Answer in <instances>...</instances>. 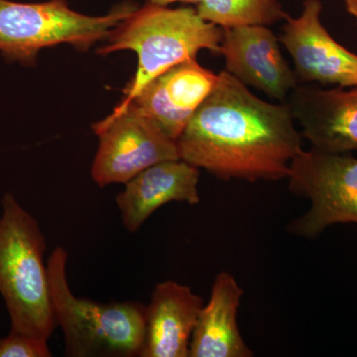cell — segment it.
<instances>
[{
  "instance_id": "cell-9",
  "label": "cell",
  "mask_w": 357,
  "mask_h": 357,
  "mask_svg": "<svg viewBox=\"0 0 357 357\" xmlns=\"http://www.w3.org/2000/svg\"><path fill=\"white\" fill-rule=\"evenodd\" d=\"M218 54L225 59L229 74L277 102H287L300 84L282 53L279 37L269 26L222 29Z\"/></svg>"
},
{
  "instance_id": "cell-15",
  "label": "cell",
  "mask_w": 357,
  "mask_h": 357,
  "mask_svg": "<svg viewBox=\"0 0 357 357\" xmlns=\"http://www.w3.org/2000/svg\"><path fill=\"white\" fill-rule=\"evenodd\" d=\"M196 9L204 20L222 29L273 25L289 15L280 0H203Z\"/></svg>"
},
{
  "instance_id": "cell-14",
  "label": "cell",
  "mask_w": 357,
  "mask_h": 357,
  "mask_svg": "<svg viewBox=\"0 0 357 357\" xmlns=\"http://www.w3.org/2000/svg\"><path fill=\"white\" fill-rule=\"evenodd\" d=\"M243 289L231 274L222 272L213 281L210 300L202 307L190 344V357H251L244 342L237 312Z\"/></svg>"
},
{
  "instance_id": "cell-1",
  "label": "cell",
  "mask_w": 357,
  "mask_h": 357,
  "mask_svg": "<svg viewBox=\"0 0 357 357\" xmlns=\"http://www.w3.org/2000/svg\"><path fill=\"white\" fill-rule=\"evenodd\" d=\"M178 138L180 158L223 181L287 178L302 148L288 103L255 96L227 70Z\"/></svg>"
},
{
  "instance_id": "cell-8",
  "label": "cell",
  "mask_w": 357,
  "mask_h": 357,
  "mask_svg": "<svg viewBox=\"0 0 357 357\" xmlns=\"http://www.w3.org/2000/svg\"><path fill=\"white\" fill-rule=\"evenodd\" d=\"M321 0H305L296 17L284 20L279 41L301 83L357 86V55L333 38L321 22Z\"/></svg>"
},
{
  "instance_id": "cell-5",
  "label": "cell",
  "mask_w": 357,
  "mask_h": 357,
  "mask_svg": "<svg viewBox=\"0 0 357 357\" xmlns=\"http://www.w3.org/2000/svg\"><path fill=\"white\" fill-rule=\"evenodd\" d=\"M136 7L122 2L105 15L93 16L70 8L67 0H0V54L8 62L32 67L40 52L59 45L88 51L107 40Z\"/></svg>"
},
{
  "instance_id": "cell-2",
  "label": "cell",
  "mask_w": 357,
  "mask_h": 357,
  "mask_svg": "<svg viewBox=\"0 0 357 357\" xmlns=\"http://www.w3.org/2000/svg\"><path fill=\"white\" fill-rule=\"evenodd\" d=\"M222 38V28L204 20L192 7L172 8L150 2L136 7L98 49L100 55L119 51L137 55L135 75L109 115L119 114L150 81L174 66L197 59L201 51L218 54Z\"/></svg>"
},
{
  "instance_id": "cell-12",
  "label": "cell",
  "mask_w": 357,
  "mask_h": 357,
  "mask_svg": "<svg viewBox=\"0 0 357 357\" xmlns=\"http://www.w3.org/2000/svg\"><path fill=\"white\" fill-rule=\"evenodd\" d=\"M199 169L182 159L168 160L150 166L126 183L116 196L122 223L129 232L142 227L164 204L180 202L199 203Z\"/></svg>"
},
{
  "instance_id": "cell-18",
  "label": "cell",
  "mask_w": 357,
  "mask_h": 357,
  "mask_svg": "<svg viewBox=\"0 0 357 357\" xmlns=\"http://www.w3.org/2000/svg\"><path fill=\"white\" fill-rule=\"evenodd\" d=\"M347 13L356 20L357 26V0H344Z\"/></svg>"
},
{
  "instance_id": "cell-3",
  "label": "cell",
  "mask_w": 357,
  "mask_h": 357,
  "mask_svg": "<svg viewBox=\"0 0 357 357\" xmlns=\"http://www.w3.org/2000/svg\"><path fill=\"white\" fill-rule=\"evenodd\" d=\"M0 217V295L10 331L49 340L57 328L52 307L46 239L38 220L6 192Z\"/></svg>"
},
{
  "instance_id": "cell-13",
  "label": "cell",
  "mask_w": 357,
  "mask_h": 357,
  "mask_svg": "<svg viewBox=\"0 0 357 357\" xmlns=\"http://www.w3.org/2000/svg\"><path fill=\"white\" fill-rule=\"evenodd\" d=\"M203 299L175 281L157 284L145 310L140 357H188Z\"/></svg>"
},
{
  "instance_id": "cell-16",
  "label": "cell",
  "mask_w": 357,
  "mask_h": 357,
  "mask_svg": "<svg viewBox=\"0 0 357 357\" xmlns=\"http://www.w3.org/2000/svg\"><path fill=\"white\" fill-rule=\"evenodd\" d=\"M48 340L10 331L0 337V357H50Z\"/></svg>"
},
{
  "instance_id": "cell-4",
  "label": "cell",
  "mask_w": 357,
  "mask_h": 357,
  "mask_svg": "<svg viewBox=\"0 0 357 357\" xmlns=\"http://www.w3.org/2000/svg\"><path fill=\"white\" fill-rule=\"evenodd\" d=\"M67 261V251L59 246L47 262L54 318L64 335L66 356H139L146 307L137 302L103 304L77 297L68 283Z\"/></svg>"
},
{
  "instance_id": "cell-6",
  "label": "cell",
  "mask_w": 357,
  "mask_h": 357,
  "mask_svg": "<svg viewBox=\"0 0 357 357\" xmlns=\"http://www.w3.org/2000/svg\"><path fill=\"white\" fill-rule=\"evenodd\" d=\"M289 188L311 201L310 210L289 225V231L316 238L337 223L357 225V159L349 153L301 150L289 168Z\"/></svg>"
},
{
  "instance_id": "cell-10",
  "label": "cell",
  "mask_w": 357,
  "mask_h": 357,
  "mask_svg": "<svg viewBox=\"0 0 357 357\" xmlns=\"http://www.w3.org/2000/svg\"><path fill=\"white\" fill-rule=\"evenodd\" d=\"M218 77L197 59H190L154 77L129 103L177 141L217 86Z\"/></svg>"
},
{
  "instance_id": "cell-17",
  "label": "cell",
  "mask_w": 357,
  "mask_h": 357,
  "mask_svg": "<svg viewBox=\"0 0 357 357\" xmlns=\"http://www.w3.org/2000/svg\"><path fill=\"white\" fill-rule=\"evenodd\" d=\"M203 0H147L150 3L156 4V6H170L174 3L195 4L198 6Z\"/></svg>"
},
{
  "instance_id": "cell-7",
  "label": "cell",
  "mask_w": 357,
  "mask_h": 357,
  "mask_svg": "<svg viewBox=\"0 0 357 357\" xmlns=\"http://www.w3.org/2000/svg\"><path fill=\"white\" fill-rule=\"evenodd\" d=\"M98 136L91 178L100 188L126 184L150 166L180 158L177 141L129 103L116 115L93 126Z\"/></svg>"
},
{
  "instance_id": "cell-11",
  "label": "cell",
  "mask_w": 357,
  "mask_h": 357,
  "mask_svg": "<svg viewBox=\"0 0 357 357\" xmlns=\"http://www.w3.org/2000/svg\"><path fill=\"white\" fill-rule=\"evenodd\" d=\"M287 103L312 148L328 153L357 149V86L323 89L299 84Z\"/></svg>"
}]
</instances>
